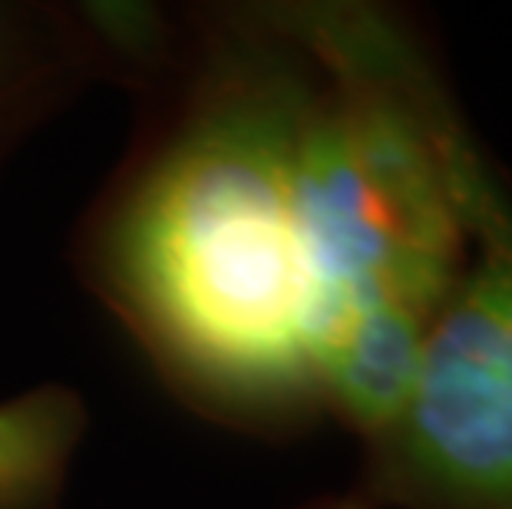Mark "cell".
I'll use <instances>...</instances> for the list:
<instances>
[{
    "instance_id": "cell-1",
    "label": "cell",
    "mask_w": 512,
    "mask_h": 509,
    "mask_svg": "<svg viewBox=\"0 0 512 509\" xmlns=\"http://www.w3.org/2000/svg\"><path fill=\"white\" fill-rule=\"evenodd\" d=\"M294 126L268 106L215 116L156 169L123 229L126 278L162 338L209 381L255 400L318 384L291 202Z\"/></svg>"
},
{
    "instance_id": "cell-2",
    "label": "cell",
    "mask_w": 512,
    "mask_h": 509,
    "mask_svg": "<svg viewBox=\"0 0 512 509\" xmlns=\"http://www.w3.org/2000/svg\"><path fill=\"white\" fill-rule=\"evenodd\" d=\"M486 176L446 113L390 86L354 83L298 119L291 202L311 272L314 374L370 308L437 318L463 275Z\"/></svg>"
},
{
    "instance_id": "cell-3",
    "label": "cell",
    "mask_w": 512,
    "mask_h": 509,
    "mask_svg": "<svg viewBox=\"0 0 512 509\" xmlns=\"http://www.w3.org/2000/svg\"><path fill=\"white\" fill-rule=\"evenodd\" d=\"M473 235L479 258L433 321L394 443L437 509H512V205L493 176L473 205Z\"/></svg>"
},
{
    "instance_id": "cell-4",
    "label": "cell",
    "mask_w": 512,
    "mask_h": 509,
    "mask_svg": "<svg viewBox=\"0 0 512 509\" xmlns=\"http://www.w3.org/2000/svg\"><path fill=\"white\" fill-rule=\"evenodd\" d=\"M433 321L407 305L370 308L321 357L318 384L357 430L394 437L417 394Z\"/></svg>"
},
{
    "instance_id": "cell-5",
    "label": "cell",
    "mask_w": 512,
    "mask_h": 509,
    "mask_svg": "<svg viewBox=\"0 0 512 509\" xmlns=\"http://www.w3.org/2000/svg\"><path fill=\"white\" fill-rule=\"evenodd\" d=\"M80 404L43 387L0 404V509H43L80 437Z\"/></svg>"
},
{
    "instance_id": "cell-6",
    "label": "cell",
    "mask_w": 512,
    "mask_h": 509,
    "mask_svg": "<svg viewBox=\"0 0 512 509\" xmlns=\"http://www.w3.org/2000/svg\"><path fill=\"white\" fill-rule=\"evenodd\" d=\"M311 509H367L361 496H341V500H321L314 503Z\"/></svg>"
}]
</instances>
